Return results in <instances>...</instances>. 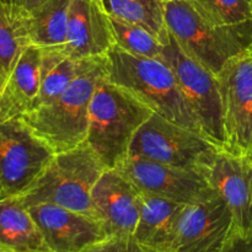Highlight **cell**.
Segmentation results:
<instances>
[{
  "label": "cell",
  "mask_w": 252,
  "mask_h": 252,
  "mask_svg": "<svg viewBox=\"0 0 252 252\" xmlns=\"http://www.w3.org/2000/svg\"><path fill=\"white\" fill-rule=\"evenodd\" d=\"M107 74V54L80 59L78 74L66 90L22 118L56 153L83 144L88 137L91 98L98 81Z\"/></svg>",
  "instance_id": "cell-1"
},
{
  "label": "cell",
  "mask_w": 252,
  "mask_h": 252,
  "mask_svg": "<svg viewBox=\"0 0 252 252\" xmlns=\"http://www.w3.org/2000/svg\"><path fill=\"white\" fill-rule=\"evenodd\" d=\"M152 108L103 76L89 108L86 143L106 169H116L129 155L135 133L153 115Z\"/></svg>",
  "instance_id": "cell-2"
},
{
  "label": "cell",
  "mask_w": 252,
  "mask_h": 252,
  "mask_svg": "<svg viewBox=\"0 0 252 252\" xmlns=\"http://www.w3.org/2000/svg\"><path fill=\"white\" fill-rule=\"evenodd\" d=\"M162 7L167 31L180 47L216 75L226 62L251 47L252 21L219 25L194 0H170Z\"/></svg>",
  "instance_id": "cell-3"
},
{
  "label": "cell",
  "mask_w": 252,
  "mask_h": 252,
  "mask_svg": "<svg viewBox=\"0 0 252 252\" xmlns=\"http://www.w3.org/2000/svg\"><path fill=\"white\" fill-rule=\"evenodd\" d=\"M107 59L108 79L112 83L133 94L154 113L202 133L167 64L160 59L133 56L117 46L108 51Z\"/></svg>",
  "instance_id": "cell-4"
},
{
  "label": "cell",
  "mask_w": 252,
  "mask_h": 252,
  "mask_svg": "<svg viewBox=\"0 0 252 252\" xmlns=\"http://www.w3.org/2000/svg\"><path fill=\"white\" fill-rule=\"evenodd\" d=\"M106 170L90 145L84 142L73 149L57 153L36 184L19 198L26 207L51 203L95 218L91 193Z\"/></svg>",
  "instance_id": "cell-5"
},
{
  "label": "cell",
  "mask_w": 252,
  "mask_h": 252,
  "mask_svg": "<svg viewBox=\"0 0 252 252\" xmlns=\"http://www.w3.org/2000/svg\"><path fill=\"white\" fill-rule=\"evenodd\" d=\"M220 149L203 133L153 113L135 133L129 155L202 174Z\"/></svg>",
  "instance_id": "cell-6"
},
{
  "label": "cell",
  "mask_w": 252,
  "mask_h": 252,
  "mask_svg": "<svg viewBox=\"0 0 252 252\" xmlns=\"http://www.w3.org/2000/svg\"><path fill=\"white\" fill-rule=\"evenodd\" d=\"M160 61L170 66L182 96L193 112L202 133L225 148L223 105L217 75L180 47L169 31L161 39Z\"/></svg>",
  "instance_id": "cell-7"
},
{
  "label": "cell",
  "mask_w": 252,
  "mask_h": 252,
  "mask_svg": "<svg viewBox=\"0 0 252 252\" xmlns=\"http://www.w3.org/2000/svg\"><path fill=\"white\" fill-rule=\"evenodd\" d=\"M56 154L24 118L0 122V198L26 193Z\"/></svg>",
  "instance_id": "cell-8"
},
{
  "label": "cell",
  "mask_w": 252,
  "mask_h": 252,
  "mask_svg": "<svg viewBox=\"0 0 252 252\" xmlns=\"http://www.w3.org/2000/svg\"><path fill=\"white\" fill-rule=\"evenodd\" d=\"M217 79L223 105L225 149L249 157L252 152V49L226 62Z\"/></svg>",
  "instance_id": "cell-9"
},
{
  "label": "cell",
  "mask_w": 252,
  "mask_h": 252,
  "mask_svg": "<svg viewBox=\"0 0 252 252\" xmlns=\"http://www.w3.org/2000/svg\"><path fill=\"white\" fill-rule=\"evenodd\" d=\"M116 170L129 180L142 193L161 197L177 203H197L217 192L201 172L134 155H128Z\"/></svg>",
  "instance_id": "cell-10"
},
{
  "label": "cell",
  "mask_w": 252,
  "mask_h": 252,
  "mask_svg": "<svg viewBox=\"0 0 252 252\" xmlns=\"http://www.w3.org/2000/svg\"><path fill=\"white\" fill-rule=\"evenodd\" d=\"M233 238V214L216 192L204 201L185 206L167 252H224Z\"/></svg>",
  "instance_id": "cell-11"
},
{
  "label": "cell",
  "mask_w": 252,
  "mask_h": 252,
  "mask_svg": "<svg viewBox=\"0 0 252 252\" xmlns=\"http://www.w3.org/2000/svg\"><path fill=\"white\" fill-rule=\"evenodd\" d=\"M214 191L230 208L234 239L252 233V161L249 157L220 149L209 166L202 171ZM230 244V243H229Z\"/></svg>",
  "instance_id": "cell-12"
},
{
  "label": "cell",
  "mask_w": 252,
  "mask_h": 252,
  "mask_svg": "<svg viewBox=\"0 0 252 252\" xmlns=\"http://www.w3.org/2000/svg\"><path fill=\"white\" fill-rule=\"evenodd\" d=\"M52 252H89L108 238L97 219L51 203L27 207Z\"/></svg>",
  "instance_id": "cell-13"
},
{
  "label": "cell",
  "mask_w": 252,
  "mask_h": 252,
  "mask_svg": "<svg viewBox=\"0 0 252 252\" xmlns=\"http://www.w3.org/2000/svg\"><path fill=\"white\" fill-rule=\"evenodd\" d=\"M94 216L108 236L132 238L140 214L142 192L116 169L101 175L91 193Z\"/></svg>",
  "instance_id": "cell-14"
},
{
  "label": "cell",
  "mask_w": 252,
  "mask_h": 252,
  "mask_svg": "<svg viewBox=\"0 0 252 252\" xmlns=\"http://www.w3.org/2000/svg\"><path fill=\"white\" fill-rule=\"evenodd\" d=\"M115 46L108 19L94 0H71L65 52L74 59L106 56Z\"/></svg>",
  "instance_id": "cell-15"
},
{
  "label": "cell",
  "mask_w": 252,
  "mask_h": 252,
  "mask_svg": "<svg viewBox=\"0 0 252 252\" xmlns=\"http://www.w3.org/2000/svg\"><path fill=\"white\" fill-rule=\"evenodd\" d=\"M42 49L30 44L5 80L0 93V122L22 118L33 110L41 85Z\"/></svg>",
  "instance_id": "cell-16"
},
{
  "label": "cell",
  "mask_w": 252,
  "mask_h": 252,
  "mask_svg": "<svg viewBox=\"0 0 252 252\" xmlns=\"http://www.w3.org/2000/svg\"><path fill=\"white\" fill-rule=\"evenodd\" d=\"M185 206L142 193L139 220L133 238L147 252H167Z\"/></svg>",
  "instance_id": "cell-17"
},
{
  "label": "cell",
  "mask_w": 252,
  "mask_h": 252,
  "mask_svg": "<svg viewBox=\"0 0 252 252\" xmlns=\"http://www.w3.org/2000/svg\"><path fill=\"white\" fill-rule=\"evenodd\" d=\"M0 250L52 252L29 208L19 197L0 198Z\"/></svg>",
  "instance_id": "cell-18"
},
{
  "label": "cell",
  "mask_w": 252,
  "mask_h": 252,
  "mask_svg": "<svg viewBox=\"0 0 252 252\" xmlns=\"http://www.w3.org/2000/svg\"><path fill=\"white\" fill-rule=\"evenodd\" d=\"M71 0H48L30 12L31 43L39 48H63L66 44L68 15Z\"/></svg>",
  "instance_id": "cell-19"
},
{
  "label": "cell",
  "mask_w": 252,
  "mask_h": 252,
  "mask_svg": "<svg viewBox=\"0 0 252 252\" xmlns=\"http://www.w3.org/2000/svg\"><path fill=\"white\" fill-rule=\"evenodd\" d=\"M41 85L34 102L33 110L48 105L66 90L75 79L80 66L76 61L63 48H41ZM31 111V112H32Z\"/></svg>",
  "instance_id": "cell-20"
},
{
  "label": "cell",
  "mask_w": 252,
  "mask_h": 252,
  "mask_svg": "<svg viewBox=\"0 0 252 252\" xmlns=\"http://www.w3.org/2000/svg\"><path fill=\"white\" fill-rule=\"evenodd\" d=\"M29 16L19 6H0V78L4 83L22 52L32 44Z\"/></svg>",
  "instance_id": "cell-21"
},
{
  "label": "cell",
  "mask_w": 252,
  "mask_h": 252,
  "mask_svg": "<svg viewBox=\"0 0 252 252\" xmlns=\"http://www.w3.org/2000/svg\"><path fill=\"white\" fill-rule=\"evenodd\" d=\"M108 17L149 30L161 41L167 29L160 0H94Z\"/></svg>",
  "instance_id": "cell-22"
},
{
  "label": "cell",
  "mask_w": 252,
  "mask_h": 252,
  "mask_svg": "<svg viewBox=\"0 0 252 252\" xmlns=\"http://www.w3.org/2000/svg\"><path fill=\"white\" fill-rule=\"evenodd\" d=\"M107 19L115 46L133 56L153 59L161 58V41L149 30L112 17L107 16Z\"/></svg>",
  "instance_id": "cell-23"
},
{
  "label": "cell",
  "mask_w": 252,
  "mask_h": 252,
  "mask_svg": "<svg viewBox=\"0 0 252 252\" xmlns=\"http://www.w3.org/2000/svg\"><path fill=\"white\" fill-rule=\"evenodd\" d=\"M213 21L240 26L252 21V0H194Z\"/></svg>",
  "instance_id": "cell-24"
},
{
  "label": "cell",
  "mask_w": 252,
  "mask_h": 252,
  "mask_svg": "<svg viewBox=\"0 0 252 252\" xmlns=\"http://www.w3.org/2000/svg\"><path fill=\"white\" fill-rule=\"evenodd\" d=\"M89 252H147L133 238L108 236Z\"/></svg>",
  "instance_id": "cell-25"
},
{
  "label": "cell",
  "mask_w": 252,
  "mask_h": 252,
  "mask_svg": "<svg viewBox=\"0 0 252 252\" xmlns=\"http://www.w3.org/2000/svg\"><path fill=\"white\" fill-rule=\"evenodd\" d=\"M224 252H252V233L245 238L231 240Z\"/></svg>",
  "instance_id": "cell-26"
},
{
  "label": "cell",
  "mask_w": 252,
  "mask_h": 252,
  "mask_svg": "<svg viewBox=\"0 0 252 252\" xmlns=\"http://www.w3.org/2000/svg\"><path fill=\"white\" fill-rule=\"evenodd\" d=\"M47 1L48 0H17V6L21 7V9H24L25 11L30 14V12L34 11L43 4H46Z\"/></svg>",
  "instance_id": "cell-27"
},
{
  "label": "cell",
  "mask_w": 252,
  "mask_h": 252,
  "mask_svg": "<svg viewBox=\"0 0 252 252\" xmlns=\"http://www.w3.org/2000/svg\"><path fill=\"white\" fill-rule=\"evenodd\" d=\"M0 6H17V0H0Z\"/></svg>",
  "instance_id": "cell-28"
},
{
  "label": "cell",
  "mask_w": 252,
  "mask_h": 252,
  "mask_svg": "<svg viewBox=\"0 0 252 252\" xmlns=\"http://www.w3.org/2000/svg\"><path fill=\"white\" fill-rule=\"evenodd\" d=\"M2 85H4V80H2L1 78H0V93H1V89H2Z\"/></svg>",
  "instance_id": "cell-29"
},
{
  "label": "cell",
  "mask_w": 252,
  "mask_h": 252,
  "mask_svg": "<svg viewBox=\"0 0 252 252\" xmlns=\"http://www.w3.org/2000/svg\"><path fill=\"white\" fill-rule=\"evenodd\" d=\"M249 158H250V159H251V161H252V152H251V154L249 155Z\"/></svg>",
  "instance_id": "cell-30"
},
{
  "label": "cell",
  "mask_w": 252,
  "mask_h": 252,
  "mask_svg": "<svg viewBox=\"0 0 252 252\" xmlns=\"http://www.w3.org/2000/svg\"><path fill=\"white\" fill-rule=\"evenodd\" d=\"M161 2H165V1H170V0H160Z\"/></svg>",
  "instance_id": "cell-31"
},
{
  "label": "cell",
  "mask_w": 252,
  "mask_h": 252,
  "mask_svg": "<svg viewBox=\"0 0 252 252\" xmlns=\"http://www.w3.org/2000/svg\"><path fill=\"white\" fill-rule=\"evenodd\" d=\"M0 252H7V251H4V250H0Z\"/></svg>",
  "instance_id": "cell-32"
},
{
  "label": "cell",
  "mask_w": 252,
  "mask_h": 252,
  "mask_svg": "<svg viewBox=\"0 0 252 252\" xmlns=\"http://www.w3.org/2000/svg\"><path fill=\"white\" fill-rule=\"evenodd\" d=\"M250 48H251V49H252V44H251V47H250Z\"/></svg>",
  "instance_id": "cell-33"
}]
</instances>
